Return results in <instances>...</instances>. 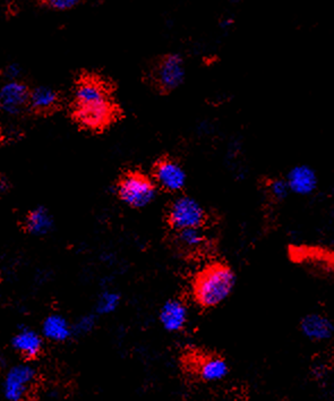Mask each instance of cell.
<instances>
[{
    "label": "cell",
    "instance_id": "obj_1",
    "mask_svg": "<svg viewBox=\"0 0 334 401\" xmlns=\"http://www.w3.org/2000/svg\"><path fill=\"white\" fill-rule=\"evenodd\" d=\"M116 107L109 88L95 77H84L74 90L73 117L79 126L101 131L113 123Z\"/></svg>",
    "mask_w": 334,
    "mask_h": 401
},
{
    "label": "cell",
    "instance_id": "obj_2",
    "mask_svg": "<svg viewBox=\"0 0 334 401\" xmlns=\"http://www.w3.org/2000/svg\"><path fill=\"white\" fill-rule=\"evenodd\" d=\"M236 285V274L228 265H207L198 272L193 283V295L200 306L211 308L221 304L231 295Z\"/></svg>",
    "mask_w": 334,
    "mask_h": 401
},
{
    "label": "cell",
    "instance_id": "obj_3",
    "mask_svg": "<svg viewBox=\"0 0 334 401\" xmlns=\"http://www.w3.org/2000/svg\"><path fill=\"white\" fill-rule=\"evenodd\" d=\"M117 194L128 207L142 209L152 203L157 196V184L144 173L129 171L117 182Z\"/></svg>",
    "mask_w": 334,
    "mask_h": 401
},
{
    "label": "cell",
    "instance_id": "obj_4",
    "mask_svg": "<svg viewBox=\"0 0 334 401\" xmlns=\"http://www.w3.org/2000/svg\"><path fill=\"white\" fill-rule=\"evenodd\" d=\"M38 371L32 362L13 365L7 370L3 382V395L7 400L22 401L28 398L37 383Z\"/></svg>",
    "mask_w": 334,
    "mask_h": 401
},
{
    "label": "cell",
    "instance_id": "obj_5",
    "mask_svg": "<svg viewBox=\"0 0 334 401\" xmlns=\"http://www.w3.org/2000/svg\"><path fill=\"white\" fill-rule=\"evenodd\" d=\"M168 221L175 230L202 228L207 221L203 207L191 196H180L173 200L168 211Z\"/></svg>",
    "mask_w": 334,
    "mask_h": 401
},
{
    "label": "cell",
    "instance_id": "obj_6",
    "mask_svg": "<svg viewBox=\"0 0 334 401\" xmlns=\"http://www.w3.org/2000/svg\"><path fill=\"white\" fill-rule=\"evenodd\" d=\"M185 79V65L178 55L164 56L152 70L155 86L164 92L176 90Z\"/></svg>",
    "mask_w": 334,
    "mask_h": 401
},
{
    "label": "cell",
    "instance_id": "obj_7",
    "mask_svg": "<svg viewBox=\"0 0 334 401\" xmlns=\"http://www.w3.org/2000/svg\"><path fill=\"white\" fill-rule=\"evenodd\" d=\"M31 88L21 79H7L0 86V110L8 116H19L29 108Z\"/></svg>",
    "mask_w": 334,
    "mask_h": 401
},
{
    "label": "cell",
    "instance_id": "obj_8",
    "mask_svg": "<svg viewBox=\"0 0 334 401\" xmlns=\"http://www.w3.org/2000/svg\"><path fill=\"white\" fill-rule=\"evenodd\" d=\"M10 346L23 361L33 362L39 359L45 348V338L41 332L29 327H19L10 340Z\"/></svg>",
    "mask_w": 334,
    "mask_h": 401
},
{
    "label": "cell",
    "instance_id": "obj_9",
    "mask_svg": "<svg viewBox=\"0 0 334 401\" xmlns=\"http://www.w3.org/2000/svg\"><path fill=\"white\" fill-rule=\"evenodd\" d=\"M153 178L157 185L167 191H180L186 184L184 168L173 159L164 158L155 164Z\"/></svg>",
    "mask_w": 334,
    "mask_h": 401
},
{
    "label": "cell",
    "instance_id": "obj_10",
    "mask_svg": "<svg viewBox=\"0 0 334 401\" xmlns=\"http://www.w3.org/2000/svg\"><path fill=\"white\" fill-rule=\"evenodd\" d=\"M301 331L310 340L328 341L334 337V323L322 314H308L301 320Z\"/></svg>",
    "mask_w": 334,
    "mask_h": 401
},
{
    "label": "cell",
    "instance_id": "obj_11",
    "mask_svg": "<svg viewBox=\"0 0 334 401\" xmlns=\"http://www.w3.org/2000/svg\"><path fill=\"white\" fill-rule=\"evenodd\" d=\"M160 323L168 332H178L185 328L189 321V308L180 299L166 301L159 314Z\"/></svg>",
    "mask_w": 334,
    "mask_h": 401
},
{
    "label": "cell",
    "instance_id": "obj_12",
    "mask_svg": "<svg viewBox=\"0 0 334 401\" xmlns=\"http://www.w3.org/2000/svg\"><path fill=\"white\" fill-rule=\"evenodd\" d=\"M23 229L34 237H43L50 234L55 227V220L46 207H37L29 211L23 220Z\"/></svg>",
    "mask_w": 334,
    "mask_h": 401
},
{
    "label": "cell",
    "instance_id": "obj_13",
    "mask_svg": "<svg viewBox=\"0 0 334 401\" xmlns=\"http://www.w3.org/2000/svg\"><path fill=\"white\" fill-rule=\"evenodd\" d=\"M41 334L45 339L51 343H66L74 337L73 324L64 315L52 313L43 320Z\"/></svg>",
    "mask_w": 334,
    "mask_h": 401
},
{
    "label": "cell",
    "instance_id": "obj_14",
    "mask_svg": "<svg viewBox=\"0 0 334 401\" xmlns=\"http://www.w3.org/2000/svg\"><path fill=\"white\" fill-rule=\"evenodd\" d=\"M289 189L298 195H310L317 186V176L315 171L306 164H301L292 168L287 176Z\"/></svg>",
    "mask_w": 334,
    "mask_h": 401
},
{
    "label": "cell",
    "instance_id": "obj_15",
    "mask_svg": "<svg viewBox=\"0 0 334 401\" xmlns=\"http://www.w3.org/2000/svg\"><path fill=\"white\" fill-rule=\"evenodd\" d=\"M59 102L61 97L55 88L45 86L31 88L29 108L33 110L34 113H51L57 108Z\"/></svg>",
    "mask_w": 334,
    "mask_h": 401
},
{
    "label": "cell",
    "instance_id": "obj_16",
    "mask_svg": "<svg viewBox=\"0 0 334 401\" xmlns=\"http://www.w3.org/2000/svg\"><path fill=\"white\" fill-rule=\"evenodd\" d=\"M196 372L200 380L205 382H218L228 375V363L220 356H207L198 361Z\"/></svg>",
    "mask_w": 334,
    "mask_h": 401
},
{
    "label": "cell",
    "instance_id": "obj_17",
    "mask_svg": "<svg viewBox=\"0 0 334 401\" xmlns=\"http://www.w3.org/2000/svg\"><path fill=\"white\" fill-rule=\"evenodd\" d=\"M177 242L186 251H198L203 246L205 236L202 228H186L177 230Z\"/></svg>",
    "mask_w": 334,
    "mask_h": 401
},
{
    "label": "cell",
    "instance_id": "obj_18",
    "mask_svg": "<svg viewBox=\"0 0 334 401\" xmlns=\"http://www.w3.org/2000/svg\"><path fill=\"white\" fill-rule=\"evenodd\" d=\"M120 304V295L113 290H104L95 303V314L108 315L115 312Z\"/></svg>",
    "mask_w": 334,
    "mask_h": 401
},
{
    "label": "cell",
    "instance_id": "obj_19",
    "mask_svg": "<svg viewBox=\"0 0 334 401\" xmlns=\"http://www.w3.org/2000/svg\"><path fill=\"white\" fill-rule=\"evenodd\" d=\"M97 314L90 313L79 316L73 324L74 337H84L91 333L97 327Z\"/></svg>",
    "mask_w": 334,
    "mask_h": 401
},
{
    "label": "cell",
    "instance_id": "obj_20",
    "mask_svg": "<svg viewBox=\"0 0 334 401\" xmlns=\"http://www.w3.org/2000/svg\"><path fill=\"white\" fill-rule=\"evenodd\" d=\"M269 191H270L272 198L281 200H285L288 196L290 189H289L287 180L278 178V180H271L270 184H269Z\"/></svg>",
    "mask_w": 334,
    "mask_h": 401
},
{
    "label": "cell",
    "instance_id": "obj_21",
    "mask_svg": "<svg viewBox=\"0 0 334 401\" xmlns=\"http://www.w3.org/2000/svg\"><path fill=\"white\" fill-rule=\"evenodd\" d=\"M47 7L55 10H73L82 0H41Z\"/></svg>",
    "mask_w": 334,
    "mask_h": 401
},
{
    "label": "cell",
    "instance_id": "obj_22",
    "mask_svg": "<svg viewBox=\"0 0 334 401\" xmlns=\"http://www.w3.org/2000/svg\"><path fill=\"white\" fill-rule=\"evenodd\" d=\"M21 74V66L17 64L8 65V66H7L6 70H5V75H6L7 79H19Z\"/></svg>",
    "mask_w": 334,
    "mask_h": 401
}]
</instances>
